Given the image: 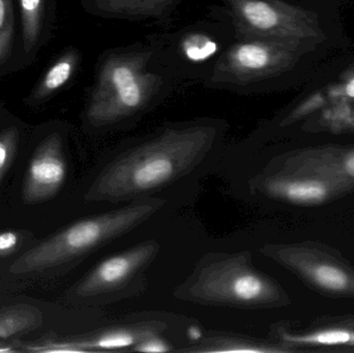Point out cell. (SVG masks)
<instances>
[{
  "label": "cell",
  "mask_w": 354,
  "mask_h": 353,
  "mask_svg": "<svg viewBox=\"0 0 354 353\" xmlns=\"http://www.w3.org/2000/svg\"><path fill=\"white\" fill-rule=\"evenodd\" d=\"M216 136L218 128L210 124L166 130L106 166L85 200H126L171 184L201 163Z\"/></svg>",
  "instance_id": "obj_1"
},
{
  "label": "cell",
  "mask_w": 354,
  "mask_h": 353,
  "mask_svg": "<svg viewBox=\"0 0 354 353\" xmlns=\"http://www.w3.org/2000/svg\"><path fill=\"white\" fill-rule=\"evenodd\" d=\"M332 48L274 39H239L214 62L210 84L235 90L280 84L312 72Z\"/></svg>",
  "instance_id": "obj_2"
},
{
  "label": "cell",
  "mask_w": 354,
  "mask_h": 353,
  "mask_svg": "<svg viewBox=\"0 0 354 353\" xmlns=\"http://www.w3.org/2000/svg\"><path fill=\"white\" fill-rule=\"evenodd\" d=\"M176 294L187 302L237 308H279L290 304L282 286L256 269L248 253L204 261Z\"/></svg>",
  "instance_id": "obj_3"
},
{
  "label": "cell",
  "mask_w": 354,
  "mask_h": 353,
  "mask_svg": "<svg viewBox=\"0 0 354 353\" xmlns=\"http://www.w3.org/2000/svg\"><path fill=\"white\" fill-rule=\"evenodd\" d=\"M162 205L163 201L153 199L75 222L21 255L10 271L41 273L75 260L138 227Z\"/></svg>",
  "instance_id": "obj_4"
},
{
  "label": "cell",
  "mask_w": 354,
  "mask_h": 353,
  "mask_svg": "<svg viewBox=\"0 0 354 353\" xmlns=\"http://www.w3.org/2000/svg\"><path fill=\"white\" fill-rule=\"evenodd\" d=\"M151 55V52H124L104 60L87 106L89 124H115L151 102L161 86L160 76L149 70Z\"/></svg>",
  "instance_id": "obj_5"
},
{
  "label": "cell",
  "mask_w": 354,
  "mask_h": 353,
  "mask_svg": "<svg viewBox=\"0 0 354 353\" xmlns=\"http://www.w3.org/2000/svg\"><path fill=\"white\" fill-rule=\"evenodd\" d=\"M237 39H274L333 47L332 25L319 12L285 0H225Z\"/></svg>",
  "instance_id": "obj_6"
},
{
  "label": "cell",
  "mask_w": 354,
  "mask_h": 353,
  "mask_svg": "<svg viewBox=\"0 0 354 353\" xmlns=\"http://www.w3.org/2000/svg\"><path fill=\"white\" fill-rule=\"evenodd\" d=\"M260 251L318 294L328 298H354V267L330 247L306 242L266 245Z\"/></svg>",
  "instance_id": "obj_7"
},
{
  "label": "cell",
  "mask_w": 354,
  "mask_h": 353,
  "mask_svg": "<svg viewBox=\"0 0 354 353\" xmlns=\"http://www.w3.org/2000/svg\"><path fill=\"white\" fill-rule=\"evenodd\" d=\"M270 171L254 178V188L270 198L289 204H324L354 190V187L347 182L316 174Z\"/></svg>",
  "instance_id": "obj_8"
},
{
  "label": "cell",
  "mask_w": 354,
  "mask_h": 353,
  "mask_svg": "<svg viewBox=\"0 0 354 353\" xmlns=\"http://www.w3.org/2000/svg\"><path fill=\"white\" fill-rule=\"evenodd\" d=\"M274 337L293 352L354 353V316L320 317L299 327L278 325Z\"/></svg>",
  "instance_id": "obj_9"
},
{
  "label": "cell",
  "mask_w": 354,
  "mask_h": 353,
  "mask_svg": "<svg viewBox=\"0 0 354 353\" xmlns=\"http://www.w3.org/2000/svg\"><path fill=\"white\" fill-rule=\"evenodd\" d=\"M160 252L159 242L153 240L141 242L129 250L101 261L76 286L79 298H93L116 292L134 279Z\"/></svg>",
  "instance_id": "obj_10"
},
{
  "label": "cell",
  "mask_w": 354,
  "mask_h": 353,
  "mask_svg": "<svg viewBox=\"0 0 354 353\" xmlns=\"http://www.w3.org/2000/svg\"><path fill=\"white\" fill-rule=\"evenodd\" d=\"M68 163L59 133L48 135L35 149L22 186L23 200L29 204L46 202L62 190Z\"/></svg>",
  "instance_id": "obj_11"
},
{
  "label": "cell",
  "mask_w": 354,
  "mask_h": 353,
  "mask_svg": "<svg viewBox=\"0 0 354 353\" xmlns=\"http://www.w3.org/2000/svg\"><path fill=\"white\" fill-rule=\"evenodd\" d=\"M347 102H354V61L332 66L313 79L285 114L280 126L304 122L328 106Z\"/></svg>",
  "instance_id": "obj_12"
},
{
  "label": "cell",
  "mask_w": 354,
  "mask_h": 353,
  "mask_svg": "<svg viewBox=\"0 0 354 353\" xmlns=\"http://www.w3.org/2000/svg\"><path fill=\"white\" fill-rule=\"evenodd\" d=\"M166 325L161 323H139L115 327L93 334L88 337L70 340H45L22 344V352L35 353H74L115 352L132 350L136 344L151 335L161 333Z\"/></svg>",
  "instance_id": "obj_13"
},
{
  "label": "cell",
  "mask_w": 354,
  "mask_h": 353,
  "mask_svg": "<svg viewBox=\"0 0 354 353\" xmlns=\"http://www.w3.org/2000/svg\"><path fill=\"white\" fill-rule=\"evenodd\" d=\"M270 170L316 174L354 187V146L320 145L276 158Z\"/></svg>",
  "instance_id": "obj_14"
},
{
  "label": "cell",
  "mask_w": 354,
  "mask_h": 353,
  "mask_svg": "<svg viewBox=\"0 0 354 353\" xmlns=\"http://www.w3.org/2000/svg\"><path fill=\"white\" fill-rule=\"evenodd\" d=\"M95 10L111 17L159 18L176 6L177 0H91Z\"/></svg>",
  "instance_id": "obj_15"
},
{
  "label": "cell",
  "mask_w": 354,
  "mask_h": 353,
  "mask_svg": "<svg viewBox=\"0 0 354 353\" xmlns=\"http://www.w3.org/2000/svg\"><path fill=\"white\" fill-rule=\"evenodd\" d=\"M79 53L71 50L62 54L41 77L31 95V103H39L57 93L70 81L78 66Z\"/></svg>",
  "instance_id": "obj_16"
},
{
  "label": "cell",
  "mask_w": 354,
  "mask_h": 353,
  "mask_svg": "<svg viewBox=\"0 0 354 353\" xmlns=\"http://www.w3.org/2000/svg\"><path fill=\"white\" fill-rule=\"evenodd\" d=\"M43 313L29 304L12 305L0 310V340L24 335L43 325Z\"/></svg>",
  "instance_id": "obj_17"
},
{
  "label": "cell",
  "mask_w": 354,
  "mask_h": 353,
  "mask_svg": "<svg viewBox=\"0 0 354 353\" xmlns=\"http://www.w3.org/2000/svg\"><path fill=\"white\" fill-rule=\"evenodd\" d=\"M304 122L309 132L354 133V102L328 106Z\"/></svg>",
  "instance_id": "obj_18"
},
{
  "label": "cell",
  "mask_w": 354,
  "mask_h": 353,
  "mask_svg": "<svg viewBox=\"0 0 354 353\" xmlns=\"http://www.w3.org/2000/svg\"><path fill=\"white\" fill-rule=\"evenodd\" d=\"M191 352L205 353H292L280 343H266L234 337L206 338Z\"/></svg>",
  "instance_id": "obj_19"
},
{
  "label": "cell",
  "mask_w": 354,
  "mask_h": 353,
  "mask_svg": "<svg viewBox=\"0 0 354 353\" xmlns=\"http://www.w3.org/2000/svg\"><path fill=\"white\" fill-rule=\"evenodd\" d=\"M24 51H35L45 27L46 0H18Z\"/></svg>",
  "instance_id": "obj_20"
},
{
  "label": "cell",
  "mask_w": 354,
  "mask_h": 353,
  "mask_svg": "<svg viewBox=\"0 0 354 353\" xmlns=\"http://www.w3.org/2000/svg\"><path fill=\"white\" fill-rule=\"evenodd\" d=\"M14 41V2L12 0H0V66L10 59Z\"/></svg>",
  "instance_id": "obj_21"
},
{
  "label": "cell",
  "mask_w": 354,
  "mask_h": 353,
  "mask_svg": "<svg viewBox=\"0 0 354 353\" xmlns=\"http://www.w3.org/2000/svg\"><path fill=\"white\" fill-rule=\"evenodd\" d=\"M19 144L20 131L16 126H8L0 132V187L16 159Z\"/></svg>",
  "instance_id": "obj_22"
},
{
  "label": "cell",
  "mask_w": 354,
  "mask_h": 353,
  "mask_svg": "<svg viewBox=\"0 0 354 353\" xmlns=\"http://www.w3.org/2000/svg\"><path fill=\"white\" fill-rule=\"evenodd\" d=\"M27 238L25 232L18 230L0 232V258H6L16 254L21 250Z\"/></svg>",
  "instance_id": "obj_23"
},
{
  "label": "cell",
  "mask_w": 354,
  "mask_h": 353,
  "mask_svg": "<svg viewBox=\"0 0 354 353\" xmlns=\"http://www.w3.org/2000/svg\"><path fill=\"white\" fill-rule=\"evenodd\" d=\"M160 334L157 335H151L149 337L145 338L142 341L139 342L138 344L132 348L133 352H168L171 350L170 344L164 341Z\"/></svg>",
  "instance_id": "obj_24"
},
{
  "label": "cell",
  "mask_w": 354,
  "mask_h": 353,
  "mask_svg": "<svg viewBox=\"0 0 354 353\" xmlns=\"http://www.w3.org/2000/svg\"><path fill=\"white\" fill-rule=\"evenodd\" d=\"M22 352L21 348H16L15 346L10 345V344H6L3 342H0V353L2 352Z\"/></svg>",
  "instance_id": "obj_25"
},
{
  "label": "cell",
  "mask_w": 354,
  "mask_h": 353,
  "mask_svg": "<svg viewBox=\"0 0 354 353\" xmlns=\"http://www.w3.org/2000/svg\"><path fill=\"white\" fill-rule=\"evenodd\" d=\"M324 1L328 2V3H334L337 4V6H340L341 3H346V2L351 1V0H324Z\"/></svg>",
  "instance_id": "obj_26"
}]
</instances>
